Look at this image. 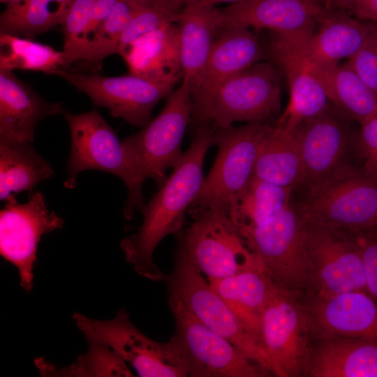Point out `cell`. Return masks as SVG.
I'll list each match as a JSON object with an SVG mask.
<instances>
[{
	"mask_svg": "<svg viewBox=\"0 0 377 377\" xmlns=\"http://www.w3.org/2000/svg\"><path fill=\"white\" fill-rule=\"evenodd\" d=\"M213 130L212 125L195 131L188 149L142 211L140 227L120 243L126 260L147 279H165L154 263L153 253L163 238L182 231L186 213L204 179L203 163L208 149L214 145Z\"/></svg>",
	"mask_w": 377,
	"mask_h": 377,
	"instance_id": "cell-1",
	"label": "cell"
},
{
	"mask_svg": "<svg viewBox=\"0 0 377 377\" xmlns=\"http://www.w3.org/2000/svg\"><path fill=\"white\" fill-rule=\"evenodd\" d=\"M295 207L304 223L356 233L374 228L377 179L346 163L304 187Z\"/></svg>",
	"mask_w": 377,
	"mask_h": 377,
	"instance_id": "cell-2",
	"label": "cell"
},
{
	"mask_svg": "<svg viewBox=\"0 0 377 377\" xmlns=\"http://www.w3.org/2000/svg\"><path fill=\"white\" fill-rule=\"evenodd\" d=\"M70 131L71 150L67 163L66 188H74L77 175L86 170H98L121 179L128 190L124 215L131 219L135 210L142 212L146 204L142 193L144 179L113 128L99 111L64 113Z\"/></svg>",
	"mask_w": 377,
	"mask_h": 377,
	"instance_id": "cell-3",
	"label": "cell"
},
{
	"mask_svg": "<svg viewBox=\"0 0 377 377\" xmlns=\"http://www.w3.org/2000/svg\"><path fill=\"white\" fill-rule=\"evenodd\" d=\"M164 279L168 297L180 302L199 321L272 374L260 335L249 328L211 287L179 246L174 268Z\"/></svg>",
	"mask_w": 377,
	"mask_h": 377,
	"instance_id": "cell-4",
	"label": "cell"
},
{
	"mask_svg": "<svg viewBox=\"0 0 377 377\" xmlns=\"http://www.w3.org/2000/svg\"><path fill=\"white\" fill-rule=\"evenodd\" d=\"M193 220L179 233V246L207 280L264 268L242 231L224 212L191 209Z\"/></svg>",
	"mask_w": 377,
	"mask_h": 377,
	"instance_id": "cell-5",
	"label": "cell"
},
{
	"mask_svg": "<svg viewBox=\"0 0 377 377\" xmlns=\"http://www.w3.org/2000/svg\"><path fill=\"white\" fill-rule=\"evenodd\" d=\"M73 320L88 343L104 345L119 355L142 377H186L188 366L177 340H153L131 321L121 309L110 320H100L75 313Z\"/></svg>",
	"mask_w": 377,
	"mask_h": 377,
	"instance_id": "cell-6",
	"label": "cell"
},
{
	"mask_svg": "<svg viewBox=\"0 0 377 377\" xmlns=\"http://www.w3.org/2000/svg\"><path fill=\"white\" fill-rule=\"evenodd\" d=\"M193 110L189 85L181 82L166 98L161 112L142 129L122 141L142 179H153L160 186L166 172L183 156L181 145Z\"/></svg>",
	"mask_w": 377,
	"mask_h": 377,
	"instance_id": "cell-7",
	"label": "cell"
},
{
	"mask_svg": "<svg viewBox=\"0 0 377 377\" xmlns=\"http://www.w3.org/2000/svg\"><path fill=\"white\" fill-rule=\"evenodd\" d=\"M267 124L246 123L228 128L213 126L217 155L188 210L213 209L228 215L233 200L253 176Z\"/></svg>",
	"mask_w": 377,
	"mask_h": 377,
	"instance_id": "cell-8",
	"label": "cell"
},
{
	"mask_svg": "<svg viewBox=\"0 0 377 377\" xmlns=\"http://www.w3.org/2000/svg\"><path fill=\"white\" fill-rule=\"evenodd\" d=\"M303 237L309 282L315 286L318 297L350 291L367 293L361 253L350 233L304 223Z\"/></svg>",
	"mask_w": 377,
	"mask_h": 377,
	"instance_id": "cell-9",
	"label": "cell"
},
{
	"mask_svg": "<svg viewBox=\"0 0 377 377\" xmlns=\"http://www.w3.org/2000/svg\"><path fill=\"white\" fill-rule=\"evenodd\" d=\"M190 377H263L271 374L227 339L199 321L180 302L168 297Z\"/></svg>",
	"mask_w": 377,
	"mask_h": 377,
	"instance_id": "cell-10",
	"label": "cell"
},
{
	"mask_svg": "<svg viewBox=\"0 0 377 377\" xmlns=\"http://www.w3.org/2000/svg\"><path fill=\"white\" fill-rule=\"evenodd\" d=\"M275 63L263 60L236 73L218 89L212 108V125L269 123L281 106V82Z\"/></svg>",
	"mask_w": 377,
	"mask_h": 377,
	"instance_id": "cell-11",
	"label": "cell"
},
{
	"mask_svg": "<svg viewBox=\"0 0 377 377\" xmlns=\"http://www.w3.org/2000/svg\"><path fill=\"white\" fill-rule=\"evenodd\" d=\"M309 314L288 289L278 286L260 315V337L272 374L297 376L304 371L311 352Z\"/></svg>",
	"mask_w": 377,
	"mask_h": 377,
	"instance_id": "cell-12",
	"label": "cell"
},
{
	"mask_svg": "<svg viewBox=\"0 0 377 377\" xmlns=\"http://www.w3.org/2000/svg\"><path fill=\"white\" fill-rule=\"evenodd\" d=\"M51 75L61 77L84 93L94 105L105 108L112 117L139 127L145 126L150 121L154 108L161 99L167 98L176 86L151 82L130 73L108 77L60 68Z\"/></svg>",
	"mask_w": 377,
	"mask_h": 377,
	"instance_id": "cell-13",
	"label": "cell"
},
{
	"mask_svg": "<svg viewBox=\"0 0 377 377\" xmlns=\"http://www.w3.org/2000/svg\"><path fill=\"white\" fill-rule=\"evenodd\" d=\"M0 212V254L18 270L26 291L33 286V269L42 235L63 227L64 221L50 212L40 191L31 193L25 203L10 195Z\"/></svg>",
	"mask_w": 377,
	"mask_h": 377,
	"instance_id": "cell-14",
	"label": "cell"
},
{
	"mask_svg": "<svg viewBox=\"0 0 377 377\" xmlns=\"http://www.w3.org/2000/svg\"><path fill=\"white\" fill-rule=\"evenodd\" d=\"M303 227L291 204L258 226L242 230L274 282L286 289L309 282Z\"/></svg>",
	"mask_w": 377,
	"mask_h": 377,
	"instance_id": "cell-15",
	"label": "cell"
},
{
	"mask_svg": "<svg viewBox=\"0 0 377 377\" xmlns=\"http://www.w3.org/2000/svg\"><path fill=\"white\" fill-rule=\"evenodd\" d=\"M254 30L223 28L219 34L200 81L192 94L193 134L212 126V108L219 87L230 77L265 59L267 51Z\"/></svg>",
	"mask_w": 377,
	"mask_h": 377,
	"instance_id": "cell-16",
	"label": "cell"
},
{
	"mask_svg": "<svg viewBox=\"0 0 377 377\" xmlns=\"http://www.w3.org/2000/svg\"><path fill=\"white\" fill-rule=\"evenodd\" d=\"M271 33L267 52L283 70L290 92L288 104L274 124L293 132L304 120L327 110L330 101L306 52L305 37L311 33Z\"/></svg>",
	"mask_w": 377,
	"mask_h": 377,
	"instance_id": "cell-17",
	"label": "cell"
},
{
	"mask_svg": "<svg viewBox=\"0 0 377 377\" xmlns=\"http://www.w3.org/2000/svg\"><path fill=\"white\" fill-rule=\"evenodd\" d=\"M221 10L223 28L299 34L313 31L325 8L314 0H240Z\"/></svg>",
	"mask_w": 377,
	"mask_h": 377,
	"instance_id": "cell-18",
	"label": "cell"
},
{
	"mask_svg": "<svg viewBox=\"0 0 377 377\" xmlns=\"http://www.w3.org/2000/svg\"><path fill=\"white\" fill-rule=\"evenodd\" d=\"M344 117L335 114L330 108L325 112L304 120L293 131L304 170L302 186L318 181L347 163L346 157L353 135Z\"/></svg>",
	"mask_w": 377,
	"mask_h": 377,
	"instance_id": "cell-19",
	"label": "cell"
},
{
	"mask_svg": "<svg viewBox=\"0 0 377 377\" xmlns=\"http://www.w3.org/2000/svg\"><path fill=\"white\" fill-rule=\"evenodd\" d=\"M309 316L322 338L377 341V301L364 291L318 297Z\"/></svg>",
	"mask_w": 377,
	"mask_h": 377,
	"instance_id": "cell-20",
	"label": "cell"
},
{
	"mask_svg": "<svg viewBox=\"0 0 377 377\" xmlns=\"http://www.w3.org/2000/svg\"><path fill=\"white\" fill-rule=\"evenodd\" d=\"M66 110L43 98L13 71L0 70V140L33 142L42 120Z\"/></svg>",
	"mask_w": 377,
	"mask_h": 377,
	"instance_id": "cell-21",
	"label": "cell"
},
{
	"mask_svg": "<svg viewBox=\"0 0 377 377\" xmlns=\"http://www.w3.org/2000/svg\"><path fill=\"white\" fill-rule=\"evenodd\" d=\"M182 82L195 89L219 34L223 29L221 9L200 3L184 6L177 20Z\"/></svg>",
	"mask_w": 377,
	"mask_h": 377,
	"instance_id": "cell-22",
	"label": "cell"
},
{
	"mask_svg": "<svg viewBox=\"0 0 377 377\" xmlns=\"http://www.w3.org/2000/svg\"><path fill=\"white\" fill-rule=\"evenodd\" d=\"M129 73L157 83L177 84L182 80L179 33L170 22L141 36L122 53Z\"/></svg>",
	"mask_w": 377,
	"mask_h": 377,
	"instance_id": "cell-23",
	"label": "cell"
},
{
	"mask_svg": "<svg viewBox=\"0 0 377 377\" xmlns=\"http://www.w3.org/2000/svg\"><path fill=\"white\" fill-rule=\"evenodd\" d=\"M369 26V22L366 23L346 11L325 8L316 31L305 37L310 60L318 67L332 68L342 60L350 59L362 45Z\"/></svg>",
	"mask_w": 377,
	"mask_h": 377,
	"instance_id": "cell-24",
	"label": "cell"
},
{
	"mask_svg": "<svg viewBox=\"0 0 377 377\" xmlns=\"http://www.w3.org/2000/svg\"><path fill=\"white\" fill-rule=\"evenodd\" d=\"M304 372L312 377H377V341L323 338Z\"/></svg>",
	"mask_w": 377,
	"mask_h": 377,
	"instance_id": "cell-25",
	"label": "cell"
},
{
	"mask_svg": "<svg viewBox=\"0 0 377 377\" xmlns=\"http://www.w3.org/2000/svg\"><path fill=\"white\" fill-rule=\"evenodd\" d=\"M253 176L287 188L302 186L304 170L294 132L267 124L259 146Z\"/></svg>",
	"mask_w": 377,
	"mask_h": 377,
	"instance_id": "cell-26",
	"label": "cell"
},
{
	"mask_svg": "<svg viewBox=\"0 0 377 377\" xmlns=\"http://www.w3.org/2000/svg\"><path fill=\"white\" fill-rule=\"evenodd\" d=\"M207 281L239 318L260 335V315L279 286L265 269H253Z\"/></svg>",
	"mask_w": 377,
	"mask_h": 377,
	"instance_id": "cell-27",
	"label": "cell"
},
{
	"mask_svg": "<svg viewBox=\"0 0 377 377\" xmlns=\"http://www.w3.org/2000/svg\"><path fill=\"white\" fill-rule=\"evenodd\" d=\"M313 69L330 102L343 115L360 124L377 115V95L347 61L332 68L313 64Z\"/></svg>",
	"mask_w": 377,
	"mask_h": 377,
	"instance_id": "cell-28",
	"label": "cell"
},
{
	"mask_svg": "<svg viewBox=\"0 0 377 377\" xmlns=\"http://www.w3.org/2000/svg\"><path fill=\"white\" fill-rule=\"evenodd\" d=\"M50 163L32 142L0 140V200L19 192L32 191L38 183L54 176Z\"/></svg>",
	"mask_w": 377,
	"mask_h": 377,
	"instance_id": "cell-29",
	"label": "cell"
},
{
	"mask_svg": "<svg viewBox=\"0 0 377 377\" xmlns=\"http://www.w3.org/2000/svg\"><path fill=\"white\" fill-rule=\"evenodd\" d=\"M293 190L253 176L233 200L228 216L241 230H248L291 205Z\"/></svg>",
	"mask_w": 377,
	"mask_h": 377,
	"instance_id": "cell-30",
	"label": "cell"
},
{
	"mask_svg": "<svg viewBox=\"0 0 377 377\" xmlns=\"http://www.w3.org/2000/svg\"><path fill=\"white\" fill-rule=\"evenodd\" d=\"M73 0H21L0 15V33L34 39L61 24Z\"/></svg>",
	"mask_w": 377,
	"mask_h": 377,
	"instance_id": "cell-31",
	"label": "cell"
},
{
	"mask_svg": "<svg viewBox=\"0 0 377 377\" xmlns=\"http://www.w3.org/2000/svg\"><path fill=\"white\" fill-rule=\"evenodd\" d=\"M64 68L62 51L34 39L0 33V70L51 73Z\"/></svg>",
	"mask_w": 377,
	"mask_h": 377,
	"instance_id": "cell-32",
	"label": "cell"
},
{
	"mask_svg": "<svg viewBox=\"0 0 377 377\" xmlns=\"http://www.w3.org/2000/svg\"><path fill=\"white\" fill-rule=\"evenodd\" d=\"M88 343L87 352L68 367L57 369L43 358L36 359L35 364L45 376H134L111 348L98 343Z\"/></svg>",
	"mask_w": 377,
	"mask_h": 377,
	"instance_id": "cell-33",
	"label": "cell"
},
{
	"mask_svg": "<svg viewBox=\"0 0 377 377\" xmlns=\"http://www.w3.org/2000/svg\"><path fill=\"white\" fill-rule=\"evenodd\" d=\"M146 4L148 3L143 0H118L89 41L82 61L98 68L107 57L116 54L122 33L137 12Z\"/></svg>",
	"mask_w": 377,
	"mask_h": 377,
	"instance_id": "cell-34",
	"label": "cell"
},
{
	"mask_svg": "<svg viewBox=\"0 0 377 377\" xmlns=\"http://www.w3.org/2000/svg\"><path fill=\"white\" fill-rule=\"evenodd\" d=\"M96 1L73 0L61 24L64 36L62 52L65 69L83 59L87 47V32Z\"/></svg>",
	"mask_w": 377,
	"mask_h": 377,
	"instance_id": "cell-35",
	"label": "cell"
},
{
	"mask_svg": "<svg viewBox=\"0 0 377 377\" xmlns=\"http://www.w3.org/2000/svg\"><path fill=\"white\" fill-rule=\"evenodd\" d=\"M179 12L146 4L133 17L122 33L117 46L116 54L124 50L141 36L170 22H177Z\"/></svg>",
	"mask_w": 377,
	"mask_h": 377,
	"instance_id": "cell-36",
	"label": "cell"
},
{
	"mask_svg": "<svg viewBox=\"0 0 377 377\" xmlns=\"http://www.w3.org/2000/svg\"><path fill=\"white\" fill-rule=\"evenodd\" d=\"M347 62L377 95V23L369 22L362 45Z\"/></svg>",
	"mask_w": 377,
	"mask_h": 377,
	"instance_id": "cell-37",
	"label": "cell"
},
{
	"mask_svg": "<svg viewBox=\"0 0 377 377\" xmlns=\"http://www.w3.org/2000/svg\"><path fill=\"white\" fill-rule=\"evenodd\" d=\"M350 234L361 253L367 293L377 301V234L372 229Z\"/></svg>",
	"mask_w": 377,
	"mask_h": 377,
	"instance_id": "cell-38",
	"label": "cell"
},
{
	"mask_svg": "<svg viewBox=\"0 0 377 377\" xmlns=\"http://www.w3.org/2000/svg\"><path fill=\"white\" fill-rule=\"evenodd\" d=\"M360 125L357 143L365 160V170L377 179V115Z\"/></svg>",
	"mask_w": 377,
	"mask_h": 377,
	"instance_id": "cell-39",
	"label": "cell"
},
{
	"mask_svg": "<svg viewBox=\"0 0 377 377\" xmlns=\"http://www.w3.org/2000/svg\"><path fill=\"white\" fill-rule=\"evenodd\" d=\"M118 0H96L91 23L88 28L86 40L87 47L94 35L95 32L102 24V22L108 17L113 10ZM86 52V51H85ZM85 54V53H84ZM84 58V57H83Z\"/></svg>",
	"mask_w": 377,
	"mask_h": 377,
	"instance_id": "cell-40",
	"label": "cell"
},
{
	"mask_svg": "<svg viewBox=\"0 0 377 377\" xmlns=\"http://www.w3.org/2000/svg\"><path fill=\"white\" fill-rule=\"evenodd\" d=\"M350 14L361 20L377 23V0H361Z\"/></svg>",
	"mask_w": 377,
	"mask_h": 377,
	"instance_id": "cell-41",
	"label": "cell"
},
{
	"mask_svg": "<svg viewBox=\"0 0 377 377\" xmlns=\"http://www.w3.org/2000/svg\"><path fill=\"white\" fill-rule=\"evenodd\" d=\"M361 0H319L325 8L340 10L350 13Z\"/></svg>",
	"mask_w": 377,
	"mask_h": 377,
	"instance_id": "cell-42",
	"label": "cell"
},
{
	"mask_svg": "<svg viewBox=\"0 0 377 377\" xmlns=\"http://www.w3.org/2000/svg\"><path fill=\"white\" fill-rule=\"evenodd\" d=\"M148 4L159 6L174 11H180L183 6L180 0H143Z\"/></svg>",
	"mask_w": 377,
	"mask_h": 377,
	"instance_id": "cell-43",
	"label": "cell"
},
{
	"mask_svg": "<svg viewBox=\"0 0 377 377\" xmlns=\"http://www.w3.org/2000/svg\"><path fill=\"white\" fill-rule=\"evenodd\" d=\"M239 1L240 0H201L199 2L195 3L207 5L210 6H215L216 4L221 3H230L231 4V3L237 2Z\"/></svg>",
	"mask_w": 377,
	"mask_h": 377,
	"instance_id": "cell-44",
	"label": "cell"
},
{
	"mask_svg": "<svg viewBox=\"0 0 377 377\" xmlns=\"http://www.w3.org/2000/svg\"><path fill=\"white\" fill-rule=\"evenodd\" d=\"M180 1H181V3L182 6L184 7V6L185 5L195 3L199 2L201 0H180Z\"/></svg>",
	"mask_w": 377,
	"mask_h": 377,
	"instance_id": "cell-45",
	"label": "cell"
},
{
	"mask_svg": "<svg viewBox=\"0 0 377 377\" xmlns=\"http://www.w3.org/2000/svg\"><path fill=\"white\" fill-rule=\"evenodd\" d=\"M20 1L21 0H0L1 3H3L6 4V6L17 3Z\"/></svg>",
	"mask_w": 377,
	"mask_h": 377,
	"instance_id": "cell-46",
	"label": "cell"
},
{
	"mask_svg": "<svg viewBox=\"0 0 377 377\" xmlns=\"http://www.w3.org/2000/svg\"><path fill=\"white\" fill-rule=\"evenodd\" d=\"M374 228H377V218H376V220Z\"/></svg>",
	"mask_w": 377,
	"mask_h": 377,
	"instance_id": "cell-47",
	"label": "cell"
},
{
	"mask_svg": "<svg viewBox=\"0 0 377 377\" xmlns=\"http://www.w3.org/2000/svg\"><path fill=\"white\" fill-rule=\"evenodd\" d=\"M314 1H317V2H318V3H319V0H314Z\"/></svg>",
	"mask_w": 377,
	"mask_h": 377,
	"instance_id": "cell-48",
	"label": "cell"
}]
</instances>
